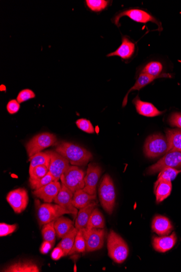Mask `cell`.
<instances>
[{"label":"cell","instance_id":"obj_26","mask_svg":"<svg viewBox=\"0 0 181 272\" xmlns=\"http://www.w3.org/2000/svg\"><path fill=\"white\" fill-rule=\"evenodd\" d=\"M158 79V77L151 76L145 74L140 73L138 79L136 82L135 85L129 90L127 95L124 97L123 102V107H125L128 102V96L129 93L135 91H139L146 86L150 84L155 80Z\"/></svg>","mask_w":181,"mask_h":272},{"label":"cell","instance_id":"obj_19","mask_svg":"<svg viewBox=\"0 0 181 272\" xmlns=\"http://www.w3.org/2000/svg\"><path fill=\"white\" fill-rule=\"evenodd\" d=\"M133 103L135 105L137 113L146 117H155L163 113L158 110L153 104L141 101L138 96L133 100Z\"/></svg>","mask_w":181,"mask_h":272},{"label":"cell","instance_id":"obj_31","mask_svg":"<svg viewBox=\"0 0 181 272\" xmlns=\"http://www.w3.org/2000/svg\"><path fill=\"white\" fill-rule=\"evenodd\" d=\"M55 220L44 225L42 234L44 241L52 243L54 245L55 241L56 231L54 227Z\"/></svg>","mask_w":181,"mask_h":272},{"label":"cell","instance_id":"obj_23","mask_svg":"<svg viewBox=\"0 0 181 272\" xmlns=\"http://www.w3.org/2000/svg\"><path fill=\"white\" fill-rule=\"evenodd\" d=\"M54 227L56 235L59 238H63L75 227L72 221L60 216L55 220Z\"/></svg>","mask_w":181,"mask_h":272},{"label":"cell","instance_id":"obj_42","mask_svg":"<svg viewBox=\"0 0 181 272\" xmlns=\"http://www.w3.org/2000/svg\"><path fill=\"white\" fill-rule=\"evenodd\" d=\"M50 256H51L52 259L54 260H59L61 257L64 256V253L63 249L58 246L56 247L53 250Z\"/></svg>","mask_w":181,"mask_h":272},{"label":"cell","instance_id":"obj_1","mask_svg":"<svg viewBox=\"0 0 181 272\" xmlns=\"http://www.w3.org/2000/svg\"><path fill=\"white\" fill-rule=\"evenodd\" d=\"M55 151L69 161L75 166L87 164L92 159V155L86 148L74 143L61 142L56 147Z\"/></svg>","mask_w":181,"mask_h":272},{"label":"cell","instance_id":"obj_11","mask_svg":"<svg viewBox=\"0 0 181 272\" xmlns=\"http://www.w3.org/2000/svg\"><path fill=\"white\" fill-rule=\"evenodd\" d=\"M50 155L49 172L58 181L65 172L70 167L69 161L56 151H48Z\"/></svg>","mask_w":181,"mask_h":272},{"label":"cell","instance_id":"obj_36","mask_svg":"<svg viewBox=\"0 0 181 272\" xmlns=\"http://www.w3.org/2000/svg\"><path fill=\"white\" fill-rule=\"evenodd\" d=\"M49 173V168L46 166L39 165L29 171L31 180H39L42 179Z\"/></svg>","mask_w":181,"mask_h":272},{"label":"cell","instance_id":"obj_6","mask_svg":"<svg viewBox=\"0 0 181 272\" xmlns=\"http://www.w3.org/2000/svg\"><path fill=\"white\" fill-rule=\"evenodd\" d=\"M85 173L77 166H71L61 176L60 180L64 184L74 193L77 190L83 189L85 186Z\"/></svg>","mask_w":181,"mask_h":272},{"label":"cell","instance_id":"obj_13","mask_svg":"<svg viewBox=\"0 0 181 272\" xmlns=\"http://www.w3.org/2000/svg\"><path fill=\"white\" fill-rule=\"evenodd\" d=\"M101 174V169L99 166L90 164L84 178L85 186L83 190L90 195H95Z\"/></svg>","mask_w":181,"mask_h":272},{"label":"cell","instance_id":"obj_15","mask_svg":"<svg viewBox=\"0 0 181 272\" xmlns=\"http://www.w3.org/2000/svg\"><path fill=\"white\" fill-rule=\"evenodd\" d=\"M61 188L58 181H53L33 192L34 195L43 200L45 202L51 203L58 195Z\"/></svg>","mask_w":181,"mask_h":272},{"label":"cell","instance_id":"obj_30","mask_svg":"<svg viewBox=\"0 0 181 272\" xmlns=\"http://www.w3.org/2000/svg\"><path fill=\"white\" fill-rule=\"evenodd\" d=\"M31 164L29 171L39 165L46 166L49 168L50 163V155L48 151L46 152H39L34 156L30 158Z\"/></svg>","mask_w":181,"mask_h":272},{"label":"cell","instance_id":"obj_16","mask_svg":"<svg viewBox=\"0 0 181 272\" xmlns=\"http://www.w3.org/2000/svg\"><path fill=\"white\" fill-rule=\"evenodd\" d=\"M177 239V236L174 232L171 235L162 237L154 236L152 238V245L155 251L165 253L174 247Z\"/></svg>","mask_w":181,"mask_h":272},{"label":"cell","instance_id":"obj_40","mask_svg":"<svg viewBox=\"0 0 181 272\" xmlns=\"http://www.w3.org/2000/svg\"><path fill=\"white\" fill-rule=\"evenodd\" d=\"M168 121L172 126L177 127L181 129V113H173L170 116Z\"/></svg>","mask_w":181,"mask_h":272},{"label":"cell","instance_id":"obj_20","mask_svg":"<svg viewBox=\"0 0 181 272\" xmlns=\"http://www.w3.org/2000/svg\"><path fill=\"white\" fill-rule=\"evenodd\" d=\"M96 206H97V203L92 202L88 205V206L82 208L79 210L75 223V227H76L78 230L86 228L90 218V216L91 215Z\"/></svg>","mask_w":181,"mask_h":272},{"label":"cell","instance_id":"obj_25","mask_svg":"<svg viewBox=\"0 0 181 272\" xmlns=\"http://www.w3.org/2000/svg\"><path fill=\"white\" fill-rule=\"evenodd\" d=\"M163 65L160 62L154 61L147 64L143 69L141 71L140 73L145 74L151 76L159 78L171 77V74H162L163 71Z\"/></svg>","mask_w":181,"mask_h":272},{"label":"cell","instance_id":"obj_3","mask_svg":"<svg viewBox=\"0 0 181 272\" xmlns=\"http://www.w3.org/2000/svg\"><path fill=\"white\" fill-rule=\"evenodd\" d=\"M98 192L101 206L107 213L112 214L115 206L116 192L114 182L109 175L104 176Z\"/></svg>","mask_w":181,"mask_h":272},{"label":"cell","instance_id":"obj_12","mask_svg":"<svg viewBox=\"0 0 181 272\" xmlns=\"http://www.w3.org/2000/svg\"><path fill=\"white\" fill-rule=\"evenodd\" d=\"M7 201L16 214L23 212L28 203L27 191L23 188H19L8 193Z\"/></svg>","mask_w":181,"mask_h":272},{"label":"cell","instance_id":"obj_32","mask_svg":"<svg viewBox=\"0 0 181 272\" xmlns=\"http://www.w3.org/2000/svg\"><path fill=\"white\" fill-rule=\"evenodd\" d=\"M180 173H181V170H178L174 168H166L162 170L159 175H158L157 181L155 183L154 190L160 181L167 180L172 181L176 179L177 176Z\"/></svg>","mask_w":181,"mask_h":272},{"label":"cell","instance_id":"obj_4","mask_svg":"<svg viewBox=\"0 0 181 272\" xmlns=\"http://www.w3.org/2000/svg\"><path fill=\"white\" fill-rule=\"evenodd\" d=\"M169 145L166 136L161 134L152 135L147 138L144 152L147 157L155 158L169 152Z\"/></svg>","mask_w":181,"mask_h":272},{"label":"cell","instance_id":"obj_39","mask_svg":"<svg viewBox=\"0 0 181 272\" xmlns=\"http://www.w3.org/2000/svg\"><path fill=\"white\" fill-rule=\"evenodd\" d=\"M0 227H1L0 236L3 237L12 234L16 229L17 225L16 224L10 225L5 223H1Z\"/></svg>","mask_w":181,"mask_h":272},{"label":"cell","instance_id":"obj_37","mask_svg":"<svg viewBox=\"0 0 181 272\" xmlns=\"http://www.w3.org/2000/svg\"><path fill=\"white\" fill-rule=\"evenodd\" d=\"M76 125L82 131L93 134L95 132L94 127L90 121L86 119H80L76 121Z\"/></svg>","mask_w":181,"mask_h":272},{"label":"cell","instance_id":"obj_43","mask_svg":"<svg viewBox=\"0 0 181 272\" xmlns=\"http://www.w3.org/2000/svg\"><path fill=\"white\" fill-rule=\"evenodd\" d=\"M54 245L52 243L48 241H44L42 243L40 251L42 254H45L49 252L50 249H52Z\"/></svg>","mask_w":181,"mask_h":272},{"label":"cell","instance_id":"obj_41","mask_svg":"<svg viewBox=\"0 0 181 272\" xmlns=\"http://www.w3.org/2000/svg\"><path fill=\"white\" fill-rule=\"evenodd\" d=\"M20 108V103L16 99H12L7 105V110L10 114H14L19 112Z\"/></svg>","mask_w":181,"mask_h":272},{"label":"cell","instance_id":"obj_33","mask_svg":"<svg viewBox=\"0 0 181 272\" xmlns=\"http://www.w3.org/2000/svg\"><path fill=\"white\" fill-rule=\"evenodd\" d=\"M86 251V240L83 234L82 230H79L76 235L74 245L69 255H72L76 252L83 253Z\"/></svg>","mask_w":181,"mask_h":272},{"label":"cell","instance_id":"obj_17","mask_svg":"<svg viewBox=\"0 0 181 272\" xmlns=\"http://www.w3.org/2000/svg\"><path fill=\"white\" fill-rule=\"evenodd\" d=\"M135 51V44L127 36H123L121 45L115 51L107 55V57L118 56L123 59L131 58Z\"/></svg>","mask_w":181,"mask_h":272},{"label":"cell","instance_id":"obj_18","mask_svg":"<svg viewBox=\"0 0 181 272\" xmlns=\"http://www.w3.org/2000/svg\"><path fill=\"white\" fill-rule=\"evenodd\" d=\"M152 229L159 235H168L173 229L169 220L165 216H155L152 223Z\"/></svg>","mask_w":181,"mask_h":272},{"label":"cell","instance_id":"obj_29","mask_svg":"<svg viewBox=\"0 0 181 272\" xmlns=\"http://www.w3.org/2000/svg\"><path fill=\"white\" fill-rule=\"evenodd\" d=\"M105 226L104 216L98 209L95 208L90 216L86 228L104 229Z\"/></svg>","mask_w":181,"mask_h":272},{"label":"cell","instance_id":"obj_24","mask_svg":"<svg viewBox=\"0 0 181 272\" xmlns=\"http://www.w3.org/2000/svg\"><path fill=\"white\" fill-rule=\"evenodd\" d=\"M96 199V195H90L89 193L80 189L73 194V203L77 209H82L88 206L93 200Z\"/></svg>","mask_w":181,"mask_h":272},{"label":"cell","instance_id":"obj_35","mask_svg":"<svg viewBox=\"0 0 181 272\" xmlns=\"http://www.w3.org/2000/svg\"><path fill=\"white\" fill-rule=\"evenodd\" d=\"M88 7L95 12H99L105 9L109 3L105 0H87L86 1Z\"/></svg>","mask_w":181,"mask_h":272},{"label":"cell","instance_id":"obj_22","mask_svg":"<svg viewBox=\"0 0 181 272\" xmlns=\"http://www.w3.org/2000/svg\"><path fill=\"white\" fill-rule=\"evenodd\" d=\"M166 137L169 142V152H181V130L180 129L168 130Z\"/></svg>","mask_w":181,"mask_h":272},{"label":"cell","instance_id":"obj_5","mask_svg":"<svg viewBox=\"0 0 181 272\" xmlns=\"http://www.w3.org/2000/svg\"><path fill=\"white\" fill-rule=\"evenodd\" d=\"M57 141L55 135L49 133H43L34 136L26 145L29 158L41 152L43 150L54 145Z\"/></svg>","mask_w":181,"mask_h":272},{"label":"cell","instance_id":"obj_7","mask_svg":"<svg viewBox=\"0 0 181 272\" xmlns=\"http://www.w3.org/2000/svg\"><path fill=\"white\" fill-rule=\"evenodd\" d=\"M65 214H71L58 204L44 203L39 205L37 216L40 225L50 223Z\"/></svg>","mask_w":181,"mask_h":272},{"label":"cell","instance_id":"obj_34","mask_svg":"<svg viewBox=\"0 0 181 272\" xmlns=\"http://www.w3.org/2000/svg\"><path fill=\"white\" fill-rule=\"evenodd\" d=\"M30 185L32 189L37 190L39 188L46 185L49 183L55 181L54 177L49 173L42 179L34 180L30 179Z\"/></svg>","mask_w":181,"mask_h":272},{"label":"cell","instance_id":"obj_21","mask_svg":"<svg viewBox=\"0 0 181 272\" xmlns=\"http://www.w3.org/2000/svg\"><path fill=\"white\" fill-rule=\"evenodd\" d=\"M3 272H39L38 266L32 261L16 262L4 269Z\"/></svg>","mask_w":181,"mask_h":272},{"label":"cell","instance_id":"obj_9","mask_svg":"<svg viewBox=\"0 0 181 272\" xmlns=\"http://www.w3.org/2000/svg\"><path fill=\"white\" fill-rule=\"evenodd\" d=\"M166 168H181V152L168 153L156 164L150 166L146 171V174H154Z\"/></svg>","mask_w":181,"mask_h":272},{"label":"cell","instance_id":"obj_10","mask_svg":"<svg viewBox=\"0 0 181 272\" xmlns=\"http://www.w3.org/2000/svg\"><path fill=\"white\" fill-rule=\"evenodd\" d=\"M86 243V251L94 252L102 248L105 240V232L103 229H82Z\"/></svg>","mask_w":181,"mask_h":272},{"label":"cell","instance_id":"obj_2","mask_svg":"<svg viewBox=\"0 0 181 272\" xmlns=\"http://www.w3.org/2000/svg\"><path fill=\"white\" fill-rule=\"evenodd\" d=\"M107 249L109 256L114 262L122 264L125 262L129 254V248L122 237L114 231L111 230L107 237Z\"/></svg>","mask_w":181,"mask_h":272},{"label":"cell","instance_id":"obj_8","mask_svg":"<svg viewBox=\"0 0 181 272\" xmlns=\"http://www.w3.org/2000/svg\"><path fill=\"white\" fill-rule=\"evenodd\" d=\"M124 16H128L129 18L140 23L146 24L148 22H152L158 25L159 31L163 30L160 22L157 20L153 16L146 11L139 9H130L123 11L114 18V22L115 25L118 26H120V20Z\"/></svg>","mask_w":181,"mask_h":272},{"label":"cell","instance_id":"obj_28","mask_svg":"<svg viewBox=\"0 0 181 272\" xmlns=\"http://www.w3.org/2000/svg\"><path fill=\"white\" fill-rule=\"evenodd\" d=\"M78 231L76 227H74L64 237L62 238L63 239L58 244L57 246L63 249L64 256L69 255L71 251Z\"/></svg>","mask_w":181,"mask_h":272},{"label":"cell","instance_id":"obj_38","mask_svg":"<svg viewBox=\"0 0 181 272\" xmlns=\"http://www.w3.org/2000/svg\"><path fill=\"white\" fill-rule=\"evenodd\" d=\"M36 94L32 90H26L21 91L17 96L16 100L19 103H22L28 100L35 98Z\"/></svg>","mask_w":181,"mask_h":272},{"label":"cell","instance_id":"obj_14","mask_svg":"<svg viewBox=\"0 0 181 272\" xmlns=\"http://www.w3.org/2000/svg\"><path fill=\"white\" fill-rule=\"evenodd\" d=\"M73 193L69 188L64 184H61V189L58 195L54 199V202L62 208L69 212L76 218L78 215V210L73 203Z\"/></svg>","mask_w":181,"mask_h":272},{"label":"cell","instance_id":"obj_27","mask_svg":"<svg viewBox=\"0 0 181 272\" xmlns=\"http://www.w3.org/2000/svg\"><path fill=\"white\" fill-rule=\"evenodd\" d=\"M172 190V181L167 180L161 181L158 183L155 188L156 202L161 203L166 199L170 195Z\"/></svg>","mask_w":181,"mask_h":272}]
</instances>
